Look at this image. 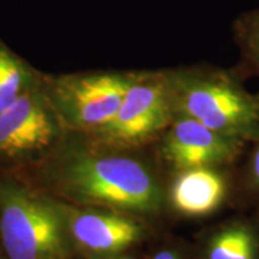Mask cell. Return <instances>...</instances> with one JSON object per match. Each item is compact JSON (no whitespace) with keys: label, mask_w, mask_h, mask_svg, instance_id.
Returning a JSON list of instances; mask_svg holds the SVG:
<instances>
[{"label":"cell","mask_w":259,"mask_h":259,"mask_svg":"<svg viewBox=\"0 0 259 259\" xmlns=\"http://www.w3.org/2000/svg\"><path fill=\"white\" fill-rule=\"evenodd\" d=\"M251 177L253 183L259 187V147L253 155V160L251 164Z\"/></svg>","instance_id":"cell-14"},{"label":"cell","mask_w":259,"mask_h":259,"mask_svg":"<svg viewBox=\"0 0 259 259\" xmlns=\"http://www.w3.org/2000/svg\"><path fill=\"white\" fill-rule=\"evenodd\" d=\"M136 73H41V84L64 131L90 136L114 118Z\"/></svg>","instance_id":"cell-4"},{"label":"cell","mask_w":259,"mask_h":259,"mask_svg":"<svg viewBox=\"0 0 259 259\" xmlns=\"http://www.w3.org/2000/svg\"><path fill=\"white\" fill-rule=\"evenodd\" d=\"M0 259H2V258H0Z\"/></svg>","instance_id":"cell-16"},{"label":"cell","mask_w":259,"mask_h":259,"mask_svg":"<svg viewBox=\"0 0 259 259\" xmlns=\"http://www.w3.org/2000/svg\"><path fill=\"white\" fill-rule=\"evenodd\" d=\"M111 259H137L135 257V255H131L128 253H125V254H121V255H118V257H114V258H111Z\"/></svg>","instance_id":"cell-15"},{"label":"cell","mask_w":259,"mask_h":259,"mask_svg":"<svg viewBox=\"0 0 259 259\" xmlns=\"http://www.w3.org/2000/svg\"><path fill=\"white\" fill-rule=\"evenodd\" d=\"M174 111L226 137L242 142L259 135V97L218 70L168 71Z\"/></svg>","instance_id":"cell-3"},{"label":"cell","mask_w":259,"mask_h":259,"mask_svg":"<svg viewBox=\"0 0 259 259\" xmlns=\"http://www.w3.org/2000/svg\"><path fill=\"white\" fill-rule=\"evenodd\" d=\"M76 257L111 259L141 244L147 229L134 215L58 199Z\"/></svg>","instance_id":"cell-7"},{"label":"cell","mask_w":259,"mask_h":259,"mask_svg":"<svg viewBox=\"0 0 259 259\" xmlns=\"http://www.w3.org/2000/svg\"><path fill=\"white\" fill-rule=\"evenodd\" d=\"M41 73L0 40V113L34 85Z\"/></svg>","instance_id":"cell-10"},{"label":"cell","mask_w":259,"mask_h":259,"mask_svg":"<svg viewBox=\"0 0 259 259\" xmlns=\"http://www.w3.org/2000/svg\"><path fill=\"white\" fill-rule=\"evenodd\" d=\"M148 259H187L183 252L173 247H162L154 252Z\"/></svg>","instance_id":"cell-13"},{"label":"cell","mask_w":259,"mask_h":259,"mask_svg":"<svg viewBox=\"0 0 259 259\" xmlns=\"http://www.w3.org/2000/svg\"><path fill=\"white\" fill-rule=\"evenodd\" d=\"M64 131L40 78L0 113V164H34L57 147Z\"/></svg>","instance_id":"cell-6"},{"label":"cell","mask_w":259,"mask_h":259,"mask_svg":"<svg viewBox=\"0 0 259 259\" xmlns=\"http://www.w3.org/2000/svg\"><path fill=\"white\" fill-rule=\"evenodd\" d=\"M223 178L209 167L183 170L171 187V202L178 211L203 216L213 211L225 198Z\"/></svg>","instance_id":"cell-9"},{"label":"cell","mask_w":259,"mask_h":259,"mask_svg":"<svg viewBox=\"0 0 259 259\" xmlns=\"http://www.w3.org/2000/svg\"><path fill=\"white\" fill-rule=\"evenodd\" d=\"M234 30L245 53L259 71V9L238 18Z\"/></svg>","instance_id":"cell-12"},{"label":"cell","mask_w":259,"mask_h":259,"mask_svg":"<svg viewBox=\"0 0 259 259\" xmlns=\"http://www.w3.org/2000/svg\"><path fill=\"white\" fill-rule=\"evenodd\" d=\"M241 142L226 137L199 121L180 115L167 132L162 154L178 170L210 167L231 162Z\"/></svg>","instance_id":"cell-8"},{"label":"cell","mask_w":259,"mask_h":259,"mask_svg":"<svg viewBox=\"0 0 259 259\" xmlns=\"http://www.w3.org/2000/svg\"><path fill=\"white\" fill-rule=\"evenodd\" d=\"M204 259H259V241L247 227H227L209 239Z\"/></svg>","instance_id":"cell-11"},{"label":"cell","mask_w":259,"mask_h":259,"mask_svg":"<svg viewBox=\"0 0 259 259\" xmlns=\"http://www.w3.org/2000/svg\"><path fill=\"white\" fill-rule=\"evenodd\" d=\"M0 258L76 259L58 199L8 173H0Z\"/></svg>","instance_id":"cell-2"},{"label":"cell","mask_w":259,"mask_h":259,"mask_svg":"<svg viewBox=\"0 0 259 259\" xmlns=\"http://www.w3.org/2000/svg\"><path fill=\"white\" fill-rule=\"evenodd\" d=\"M32 166L29 181L61 202L134 216L154 215L162 205L160 184L147 164L84 135L66 132Z\"/></svg>","instance_id":"cell-1"},{"label":"cell","mask_w":259,"mask_h":259,"mask_svg":"<svg viewBox=\"0 0 259 259\" xmlns=\"http://www.w3.org/2000/svg\"><path fill=\"white\" fill-rule=\"evenodd\" d=\"M174 113L167 72H137L114 118L87 137L113 149H132L170 125Z\"/></svg>","instance_id":"cell-5"}]
</instances>
